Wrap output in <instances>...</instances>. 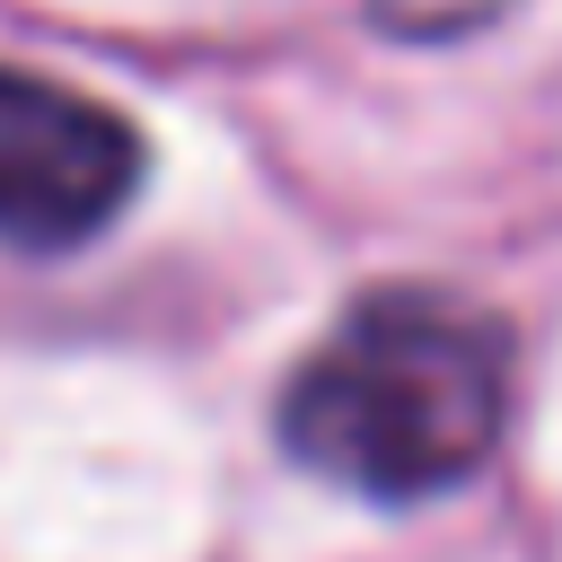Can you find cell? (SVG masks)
Here are the masks:
<instances>
[{"mask_svg":"<svg viewBox=\"0 0 562 562\" xmlns=\"http://www.w3.org/2000/svg\"><path fill=\"white\" fill-rule=\"evenodd\" d=\"M509 0H369V18L386 35H413V44H448V35H474L483 18H501Z\"/></svg>","mask_w":562,"mask_h":562,"instance_id":"cell-3","label":"cell"},{"mask_svg":"<svg viewBox=\"0 0 562 562\" xmlns=\"http://www.w3.org/2000/svg\"><path fill=\"white\" fill-rule=\"evenodd\" d=\"M140 184V132L44 70L0 61V237L61 255L97 237Z\"/></svg>","mask_w":562,"mask_h":562,"instance_id":"cell-2","label":"cell"},{"mask_svg":"<svg viewBox=\"0 0 562 562\" xmlns=\"http://www.w3.org/2000/svg\"><path fill=\"white\" fill-rule=\"evenodd\" d=\"M509 413V325L457 290H369L281 386V448L360 492L430 501L457 492Z\"/></svg>","mask_w":562,"mask_h":562,"instance_id":"cell-1","label":"cell"}]
</instances>
